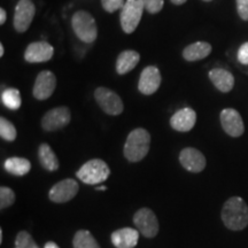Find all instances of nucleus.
Masks as SVG:
<instances>
[{
  "mask_svg": "<svg viewBox=\"0 0 248 248\" xmlns=\"http://www.w3.org/2000/svg\"><path fill=\"white\" fill-rule=\"evenodd\" d=\"M222 221L229 230L241 231L248 225V206L240 197H232L222 208Z\"/></svg>",
  "mask_w": 248,
  "mask_h": 248,
  "instance_id": "obj_1",
  "label": "nucleus"
},
{
  "mask_svg": "<svg viewBox=\"0 0 248 248\" xmlns=\"http://www.w3.org/2000/svg\"><path fill=\"white\" fill-rule=\"evenodd\" d=\"M151 146V135L147 130L137 128L132 130L124 144L123 153L130 162H138L146 156Z\"/></svg>",
  "mask_w": 248,
  "mask_h": 248,
  "instance_id": "obj_2",
  "label": "nucleus"
},
{
  "mask_svg": "<svg viewBox=\"0 0 248 248\" xmlns=\"http://www.w3.org/2000/svg\"><path fill=\"white\" fill-rule=\"evenodd\" d=\"M71 27L74 32L86 44H92L98 37V27L94 17L89 12L78 11L71 17Z\"/></svg>",
  "mask_w": 248,
  "mask_h": 248,
  "instance_id": "obj_3",
  "label": "nucleus"
},
{
  "mask_svg": "<svg viewBox=\"0 0 248 248\" xmlns=\"http://www.w3.org/2000/svg\"><path fill=\"white\" fill-rule=\"evenodd\" d=\"M110 175V170L108 164L100 159H93L82 166L76 176L80 181L88 185L100 184L108 179Z\"/></svg>",
  "mask_w": 248,
  "mask_h": 248,
  "instance_id": "obj_4",
  "label": "nucleus"
},
{
  "mask_svg": "<svg viewBox=\"0 0 248 248\" xmlns=\"http://www.w3.org/2000/svg\"><path fill=\"white\" fill-rule=\"evenodd\" d=\"M145 6L142 0H126L121 11V27L125 33H132L137 29L142 17Z\"/></svg>",
  "mask_w": 248,
  "mask_h": 248,
  "instance_id": "obj_5",
  "label": "nucleus"
},
{
  "mask_svg": "<svg viewBox=\"0 0 248 248\" xmlns=\"http://www.w3.org/2000/svg\"><path fill=\"white\" fill-rule=\"evenodd\" d=\"M94 99L108 115H120L124 109L123 101L119 94L107 88H98L94 91Z\"/></svg>",
  "mask_w": 248,
  "mask_h": 248,
  "instance_id": "obj_6",
  "label": "nucleus"
},
{
  "mask_svg": "<svg viewBox=\"0 0 248 248\" xmlns=\"http://www.w3.org/2000/svg\"><path fill=\"white\" fill-rule=\"evenodd\" d=\"M137 230L146 238H154L159 232V221L154 212L150 208H141L133 216Z\"/></svg>",
  "mask_w": 248,
  "mask_h": 248,
  "instance_id": "obj_7",
  "label": "nucleus"
},
{
  "mask_svg": "<svg viewBox=\"0 0 248 248\" xmlns=\"http://www.w3.org/2000/svg\"><path fill=\"white\" fill-rule=\"evenodd\" d=\"M36 7L31 0H20L14 12L13 26L17 32H26L35 17Z\"/></svg>",
  "mask_w": 248,
  "mask_h": 248,
  "instance_id": "obj_8",
  "label": "nucleus"
},
{
  "mask_svg": "<svg viewBox=\"0 0 248 248\" xmlns=\"http://www.w3.org/2000/svg\"><path fill=\"white\" fill-rule=\"evenodd\" d=\"M71 114L68 107H55L48 110L42 119V128L45 131H57L70 123Z\"/></svg>",
  "mask_w": 248,
  "mask_h": 248,
  "instance_id": "obj_9",
  "label": "nucleus"
},
{
  "mask_svg": "<svg viewBox=\"0 0 248 248\" xmlns=\"http://www.w3.org/2000/svg\"><path fill=\"white\" fill-rule=\"evenodd\" d=\"M79 186L75 179H63L59 182L49 190L48 198L55 203H64L76 197Z\"/></svg>",
  "mask_w": 248,
  "mask_h": 248,
  "instance_id": "obj_10",
  "label": "nucleus"
},
{
  "mask_svg": "<svg viewBox=\"0 0 248 248\" xmlns=\"http://www.w3.org/2000/svg\"><path fill=\"white\" fill-rule=\"evenodd\" d=\"M219 120H221L223 130L231 137L238 138L244 133V121L238 110L233 108H225L221 111Z\"/></svg>",
  "mask_w": 248,
  "mask_h": 248,
  "instance_id": "obj_11",
  "label": "nucleus"
},
{
  "mask_svg": "<svg viewBox=\"0 0 248 248\" xmlns=\"http://www.w3.org/2000/svg\"><path fill=\"white\" fill-rule=\"evenodd\" d=\"M57 86V77L52 71L44 70L38 74L32 89V94L37 100H46L53 94Z\"/></svg>",
  "mask_w": 248,
  "mask_h": 248,
  "instance_id": "obj_12",
  "label": "nucleus"
},
{
  "mask_svg": "<svg viewBox=\"0 0 248 248\" xmlns=\"http://www.w3.org/2000/svg\"><path fill=\"white\" fill-rule=\"evenodd\" d=\"M161 73L159 68L155 66H148L141 71L139 77L138 90L142 94L151 95L157 91L161 85Z\"/></svg>",
  "mask_w": 248,
  "mask_h": 248,
  "instance_id": "obj_13",
  "label": "nucleus"
},
{
  "mask_svg": "<svg viewBox=\"0 0 248 248\" xmlns=\"http://www.w3.org/2000/svg\"><path fill=\"white\" fill-rule=\"evenodd\" d=\"M54 48L47 42L40 40V42L31 43L28 45L24 52V59L29 63H40V62L49 61L53 58Z\"/></svg>",
  "mask_w": 248,
  "mask_h": 248,
  "instance_id": "obj_14",
  "label": "nucleus"
},
{
  "mask_svg": "<svg viewBox=\"0 0 248 248\" xmlns=\"http://www.w3.org/2000/svg\"><path fill=\"white\" fill-rule=\"evenodd\" d=\"M179 162L183 168L191 172H201L206 168V157L199 150L186 147L179 154Z\"/></svg>",
  "mask_w": 248,
  "mask_h": 248,
  "instance_id": "obj_15",
  "label": "nucleus"
},
{
  "mask_svg": "<svg viewBox=\"0 0 248 248\" xmlns=\"http://www.w3.org/2000/svg\"><path fill=\"white\" fill-rule=\"evenodd\" d=\"M197 122V113L192 108H183L176 111L170 119V125L179 132L191 131Z\"/></svg>",
  "mask_w": 248,
  "mask_h": 248,
  "instance_id": "obj_16",
  "label": "nucleus"
},
{
  "mask_svg": "<svg viewBox=\"0 0 248 248\" xmlns=\"http://www.w3.org/2000/svg\"><path fill=\"white\" fill-rule=\"evenodd\" d=\"M138 230L131 228H123L111 233V243L116 248H133L137 246L139 239Z\"/></svg>",
  "mask_w": 248,
  "mask_h": 248,
  "instance_id": "obj_17",
  "label": "nucleus"
},
{
  "mask_svg": "<svg viewBox=\"0 0 248 248\" xmlns=\"http://www.w3.org/2000/svg\"><path fill=\"white\" fill-rule=\"evenodd\" d=\"M209 79L212 80L214 86L223 93L230 92L234 86V77L229 70L223 68H215L208 74Z\"/></svg>",
  "mask_w": 248,
  "mask_h": 248,
  "instance_id": "obj_18",
  "label": "nucleus"
},
{
  "mask_svg": "<svg viewBox=\"0 0 248 248\" xmlns=\"http://www.w3.org/2000/svg\"><path fill=\"white\" fill-rule=\"evenodd\" d=\"M140 60V55L138 52L132 51V49H125L121 52L116 60V71L119 75H125L133 70V68L138 64Z\"/></svg>",
  "mask_w": 248,
  "mask_h": 248,
  "instance_id": "obj_19",
  "label": "nucleus"
},
{
  "mask_svg": "<svg viewBox=\"0 0 248 248\" xmlns=\"http://www.w3.org/2000/svg\"><path fill=\"white\" fill-rule=\"evenodd\" d=\"M212 53V45L206 42H197L183 49V58L188 62L202 60Z\"/></svg>",
  "mask_w": 248,
  "mask_h": 248,
  "instance_id": "obj_20",
  "label": "nucleus"
},
{
  "mask_svg": "<svg viewBox=\"0 0 248 248\" xmlns=\"http://www.w3.org/2000/svg\"><path fill=\"white\" fill-rule=\"evenodd\" d=\"M38 157L42 167L48 171H55L59 169V160L57 155L48 144H42L38 148Z\"/></svg>",
  "mask_w": 248,
  "mask_h": 248,
  "instance_id": "obj_21",
  "label": "nucleus"
},
{
  "mask_svg": "<svg viewBox=\"0 0 248 248\" xmlns=\"http://www.w3.org/2000/svg\"><path fill=\"white\" fill-rule=\"evenodd\" d=\"M4 168L7 172L14 176H24L30 171L31 163L24 157H9L5 161Z\"/></svg>",
  "mask_w": 248,
  "mask_h": 248,
  "instance_id": "obj_22",
  "label": "nucleus"
},
{
  "mask_svg": "<svg viewBox=\"0 0 248 248\" xmlns=\"http://www.w3.org/2000/svg\"><path fill=\"white\" fill-rule=\"evenodd\" d=\"M74 248H100L97 240L88 230H78L73 239Z\"/></svg>",
  "mask_w": 248,
  "mask_h": 248,
  "instance_id": "obj_23",
  "label": "nucleus"
},
{
  "mask_svg": "<svg viewBox=\"0 0 248 248\" xmlns=\"http://www.w3.org/2000/svg\"><path fill=\"white\" fill-rule=\"evenodd\" d=\"M1 101L11 110H17L21 107V94L17 89H6L4 92L1 93Z\"/></svg>",
  "mask_w": 248,
  "mask_h": 248,
  "instance_id": "obj_24",
  "label": "nucleus"
},
{
  "mask_svg": "<svg viewBox=\"0 0 248 248\" xmlns=\"http://www.w3.org/2000/svg\"><path fill=\"white\" fill-rule=\"evenodd\" d=\"M0 137L6 141H14L16 139V129L14 124L5 117L0 119Z\"/></svg>",
  "mask_w": 248,
  "mask_h": 248,
  "instance_id": "obj_25",
  "label": "nucleus"
},
{
  "mask_svg": "<svg viewBox=\"0 0 248 248\" xmlns=\"http://www.w3.org/2000/svg\"><path fill=\"white\" fill-rule=\"evenodd\" d=\"M15 246L17 248H39L36 241L33 240L32 235L27 231H20L16 235Z\"/></svg>",
  "mask_w": 248,
  "mask_h": 248,
  "instance_id": "obj_26",
  "label": "nucleus"
},
{
  "mask_svg": "<svg viewBox=\"0 0 248 248\" xmlns=\"http://www.w3.org/2000/svg\"><path fill=\"white\" fill-rule=\"evenodd\" d=\"M15 201V193L12 188L1 186L0 187V208L5 209L12 206Z\"/></svg>",
  "mask_w": 248,
  "mask_h": 248,
  "instance_id": "obj_27",
  "label": "nucleus"
},
{
  "mask_svg": "<svg viewBox=\"0 0 248 248\" xmlns=\"http://www.w3.org/2000/svg\"><path fill=\"white\" fill-rule=\"evenodd\" d=\"M145 9L151 14H156L163 8L164 0H142Z\"/></svg>",
  "mask_w": 248,
  "mask_h": 248,
  "instance_id": "obj_28",
  "label": "nucleus"
},
{
  "mask_svg": "<svg viewBox=\"0 0 248 248\" xmlns=\"http://www.w3.org/2000/svg\"><path fill=\"white\" fill-rule=\"evenodd\" d=\"M102 8L108 13H114L124 6V0H101Z\"/></svg>",
  "mask_w": 248,
  "mask_h": 248,
  "instance_id": "obj_29",
  "label": "nucleus"
},
{
  "mask_svg": "<svg viewBox=\"0 0 248 248\" xmlns=\"http://www.w3.org/2000/svg\"><path fill=\"white\" fill-rule=\"evenodd\" d=\"M237 1V12L241 20L248 21V0H235Z\"/></svg>",
  "mask_w": 248,
  "mask_h": 248,
  "instance_id": "obj_30",
  "label": "nucleus"
},
{
  "mask_svg": "<svg viewBox=\"0 0 248 248\" xmlns=\"http://www.w3.org/2000/svg\"><path fill=\"white\" fill-rule=\"evenodd\" d=\"M237 58L240 63L248 64V42L244 43V44L239 47V49H238Z\"/></svg>",
  "mask_w": 248,
  "mask_h": 248,
  "instance_id": "obj_31",
  "label": "nucleus"
},
{
  "mask_svg": "<svg viewBox=\"0 0 248 248\" xmlns=\"http://www.w3.org/2000/svg\"><path fill=\"white\" fill-rule=\"evenodd\" d=\"M7 18V14H6L4 8H0V24H4Z\"/></svg>",
  "mask_w": 248,
  "mask_h": 248,
  "instance_id": "obj_32",
  "label": "nucleus"
},
{
  "mask_svg": "<svg viewBox=\"0 0 248 248\" xmlns=\"http://www.w3.org/2000/svg\"><path fill=\"white\" fill-rule=\"evenodd\" d=\"M44 248H60V247H59L55 243H53V241H48V243H46Z\"/></svg>",
  "mask_w": 248,
  "mask_h": 248,
  "instance_id": "obj_33",
  "label": "nucleus"
},
{
  "mask_svg": "<svg viewBox=\"0 0 248 248\" xmlns=\"http://www.w3.org/2000/svg\"><path fill=\"white\" fill-rule=\"evenodd\" d=\"M171 2L175 5H183V4H185L186 0H171Z\"/></svg>",
  "mask_w": 248,
  "mask_h": 248,
  "instance_id": "obj_34",
  "label": "nucleus"
},
{
  "mask_svg": "<svg viewBox=\"0 0 248 248\" xmlns=\"http://www.w3.org/2000/svg\"><path fill=\"white\" fill-rule=\"evenodd\" d=\"M107 186H97V191H106Z\"/></svg>",
  "mask_w": 248,
  "mask_h": 248,
  "instance_id": "obj_35",
  "label": "nucleus"
},
{
  "mask_svg": "<svg viewBox=\"0 0 248 248\" xmlns=\"http://www.w3.org/2000/svg\"><path fill=\"white\" fill-rule=\"evenodd\" d=\"M4 45L2 44H0V57H2V55H4Z\"/></svg>",
  "mask_w": 248,
  "mask_h": 248,
  "instance_id": "obj_36",
  "label": "nucleus"
},
{
  "mask_svg": "<svg viewBox=\"0 0 248 248\" xmlns=\"http://www.w3.org/2000/svg\"><path fill=\"white\" fill-rule=\"evenodd\" d=\"M2 241V230H0V243Z\"/></svg>",
  "mask_w": 248,
  "mask_h": 248,
  "instance_id": "obj_37",
  "label": "nucleus"
},
{
  "mask_svg": "<svg viewBox=\"0 0 248 248\" xmlns=\"http://www.w3.org/2000/svg\"><path fill=\"white\" fill-rule=\"evenodd\" d=\"M203 1H207V2H209V1H212V0H203Z\"/></svg>",
  "mask_w": 248,
  "mask_h": 248,
  "instance_id": "obj_38",
  "label": "nucleus"
},
{
  "mask_svg": "<svg viewBox=\"0 0 248 248\" xmlns=\"http://www.w3.org/2000/svg\"><path fill=\"white\" fill-rule=\"evenodd\" d=\"M16 248H17V247H16Z\"/></svg>",
  "mask_w": 248,
  "mask_h": 248,
  "instance_id": "obj_39",
  "label": "nucleus"
}]
</instances>
